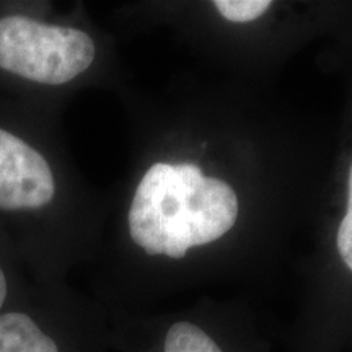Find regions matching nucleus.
Segmentation results:
<instances>
[{"label": "nucleus", "mask_w": 352, "mask_h": 352, "mask_svg": "<svg viewBox=\"0 0 352 352\" xmlns=\"http://www.w3.org/2000/svg\"><path fill=\"white\" fill-rule=\"evenodd\" d=\"M98 46L78 26L33 2H0V95L44 104L94 69Z\"/></svg>", "instance_id": "2"}, {"label": "nucleus", "mask_w": 352, "mask_h": 352, "mask_svg": "<svg viewBox=\"0 0 352 352\" xmlns=\"http://www.w3.org/2000/svg\"><path fill=\"white\" fill-rule=\"evenodd\" d=\"M41 104L0 95V240L38 284H51L60 246L63 173Z\"/></svg>", "instance_id": "1"}, {"label": "nucleus", "mask_w": 352, "mask_h": 352, "mask_svg": "<svg viewBox=\"0 0 352 352\" xmlns=\"http://www.w3.org/2000/svg\"><path fill=\"white\" fill-rule=\"evenodd\" d=\"M34 280L0 240V314L16 303L33 287Z\"/></svg>", "instance_id": "5"}, {"label": "nucleus", "mask_w": 352, "mask_h": 352, "mask_svg": "<svg viewBox=\"0 0 352 352\" xmlns=\"http://www.w3.org/2000/svg\"><path fill=\"white\" fill-rule=\"evenodd\" d=\"M164 352H222V349L196 324L178 321L166 333Z\"/></svg>", "instance_id": "6"}, {"label": "nucleus", "mask_w": 352, "mask_h": 352, "mask_svg": "<svg viewBox=\"0 0 352 352\" xmlns=\"http://www.w3.org/2000/svg\"><path fill=\"white\" fill-rule=\"evenodd\" d=\"M236 217L239 199L230 184L204 176L188 202L191 245L201 246L219 240L233 227Z\"/></svg>", "instance_id": "4"}, {"label": "nucleus", "mask_w": 352, "mask_h": 352, "mask_svg": "<svg viewBox=\"0 0 352 352\" xmlns=\"http://www.w3.org/2000/svg\"><path fill=\"white\" fill-rule=\"evenodd\" d=\"M270 0H215L214 7L220 15L233 23L253 21L270 10Z\"/></svg>", "instance_id": "7"}, {"label": "nucleus", "mask_w": 352, "mask_h": 352, "mask_svg": "<svg viewBox=\"0 0 352 352\" xmlns=\"http://www.w3.org/2000/svg\"><path fill=\"white\" fill-rule=\"evenodd\" d=\"M0 352H74L51 284H34L0 314Z\"/></svg>", "instance_id": "3"}, {"label": "nucleus", "mask_w": 352, "mask_h": 352, "mask_svg": "<svg viewBox=\"0 0 352 352\" xmlns=\"http://www.w3.org/2000/svg\"><path fill=\"white\" fill-rule=\"evenodd\" d=\"M338 250L342 261L352 271V166L349 173V199H347V210L342 217V222L338 230Z\"/></svg>", "instance_id": "8"}]
</instances>
